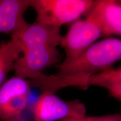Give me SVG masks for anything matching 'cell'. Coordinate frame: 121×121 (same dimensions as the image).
<instances>
[{
    "mask_svg": "<svg viewBox=\"0 0 121 121\" xmlns=\"http://www.w3.org/2000/svg\"><path fill=\"white\" fill-rule=\"evenodd\" d=\"M121 60V40L108 38L95 43L79 57L57 66L61 75L82 74L88 76L111 69Z\"/></svg>",
    "mask_w": 121,
    "mask_h": 121,
    "instance_id": "1",
    "label": "cell"
},
{
    "mask_svg": "<svg viewBox=\"0 0 121 121\" xmlns=\"http://www.w3.org/2000/svg\"><path fill=\"white\" fill-rule=\"evenodd\" d=\"M96 3L94 0H30V7L35 11L36 22L61 27L78 20Z\"/></svg>",
    "mask_w": 121,
    "mask_h": 121,
    "instance_id": "2",
    "label": "cell"
},
{
    "mask_svg": "<svg viewBox=\"0 0 121 121\" xmlns=\"http://www.w3.org/2000/svg\"><path fill=\"white\" fill-rule=\"evenodd\" d=\"M102 37H104L102 26L90 13L85 19L75 21L60 42V45L66 55L62 63H69L76 59Z\"/></svg>",
    "mask_w": 121,
    "mask_h": 121,
    "instance_id": "3",
    "label": "cell"
},
{
    "mask_svg": "<svg viewBox=\"0 0 121 121\" xmlns=\"http://www.w3.org/2000/svg\"><path fill=\"white\" fill-rule=\"evenodd\" d=\"M34 121H56L67 118H84L85 105L78 100L66 101L56 94L42 93L33 104Z\"/></svg>",
    "mask_w": 121,
    "mask_h": 121,
    "instance_id": "4",
    "label": "cell"
},
{
    "mask_svg": "<svg viewBox=\"0 0 121 121\" xmlns=\"http://www.w3.org/2000/svg\"><path fill=\"white\" fill-rule=\"evenodd\" d=\"M22 56L16 60L14 71L16 76L31 79L60 60V54L57 48L37 47L24 51Z\"/></svg>",
    "mask_w": 121,
    "mask_h": 121,
    "instance_id": "5",
    "label": "cell"
},
{
    "mask_svg": "<svg viewBox=\"0 0 121 121\" xmlns=\"http://www.w3.org/2000/svg\"><path fill=\"white\" fill-rule=\"evenodd\" d=\"M30 93L28 80L15 76L0 86V121L22 116Z\"/></svg>",
    "mask_w": 121,
    "mask_h": 121,
    "instance_id": "6",
    "label": "cell"
},
{
    "mask_svg": "<svg viewBox=\"0 0 121 121\" xmlns=\"http://www.w3.org/2000/svg\"><path fill=\"white\" fill-rule=\"evenodd\" d=\"M11 37L19 40L22 52L37 47L57 48L60 45L63 36L60 33V27L35 22L28 23L23 29Z\"/></svg>",
    "mask_w": 121,
    "mask_h": 121,
    "instance_id": "7",
    "label": "cell"
},
{
    "mask_svg": "<svg viewBox=\"0 0 121 121\" xmlns=\"http://www.w3.org/2000/svg\"><path fill=\"white\" fill-rule=\"evenodd\" d=\"M30 0H0V33L11 35L25 28L28 22L24 14Z\"/></svg>",
    "mask_w": 121,
    "mask_h": 121,
    "instance_id": "8",
    "label": "cell"
},
{
    "mask_svg": "<svg viewBox=\"0 0 121 121\" xmlns=\"http://www.w3.org/2000/svg\"><path fill=\"white\" fill-rule=\"evenodd\" d=\"M90 76L82 74L61 75L56 73L47 75L43 73L39 74L34 78L28 80L30 87L38 88L42 93L55 94L60 89L75 86L86 89L89 87L88 80Z\"/></svg>",
    "mask_w": 121,
    "mask_h": 121,
    "instance_id": "9",
    "label": "cell"
},
{
    "mask_svg": "<svg viewBox=\"0 0 121 121\" xmlns=\"http://www.w3.org/2000/svg\"><path fill=\"white\" fill-rule=\"evenodd\" d=\"M90 13L102 26L104 36H121V0H100Z\"/></svg>",
    "mask_w": 121,
    "mask_h": 121,
    "instance_id": "10",
    "label": "cell"
},
{
    "mask_svg": "<svg viewBox=\"0 0 121 121\" xmlns=\"http://www.w3.org/2000/svg\"><path fill=\"white\" fill-rule=\"evenodd\" d=\"M22 53L19 41L15 38L0 45V86L7 74L14 70L15 63Z\"/></svg>",
    "mask_w": 121,
    "mask_h": 121,
    "instance_id": "11",
    "label": "cell"
},
{
    "mask_svg": "<svg viewBox=\"0 0 121 121\" xmlns=\"http://www.w3.org/2000/svg\"><path fill=\"white\" fill-rule=\"evenodd\" d=\"M121 84V67L109 69L104 71L91 75L88 85L96 86L107 89L110 86Z\"/></svg>",
    "mask_w": 121,
    "mask_h": 121,
    "instance_id": "12",
    "label": "cell"
},
{
    "mask_svg": "<svg viewBox=\"0 0 121 121\" xmlns=\"http://www.w3.org/2000/svg\"><path fill=\"white\" fill-rule=\"evenodd\" d=\"M121 117V114H108L103 116H86L85 121H118Z\"/></svg>",
    "mask_w": 121,
    "mask_h": 121,
    "instance_id": "13",
    "label": "cell"
},
{
    "mask_svg": "<svg viewBox=\"0 0 121 121\" xmlns=\"http://www.w3.org/2000/svg\"><path fill=\"white\" fill-rule=\"evenodd\" d=\"M107 90L112 97L121 101V84L110 86Z\"/></svg>",
    "mask_w": 121,
    "mask_h": 121,
    "instance_id": "14",
    "label": "cell"
},
{
    "mask_svg": "<svg viewBox=\"0 0 121 121\" xmlns=\"http://www.w3.org/2000/svg\"><path fill=\"white\" fill-rule=\"evenodd\" d=\"M0 121H29L28 119L22 117V116H17V117L11 118L4 119V120H1Z\"/></svg>",
    "mask_w": 121,
    "mask_h": 121,
    "instance_id": "15",
    "label": "cell"
},
{
    "mask_svg": "<svg viewBox=\"0 0 121 121\" xmlns=\"http://www.w3.org/2000/svg\"><path fill=\"white\" fill-rule=\"evenodd\" d=\"M60 121H85L84 118H67L62 119Z\"/></svg>",
    "mask_w": 121,
    "mask_h": 121,
    "instance_id": "16",
    "label": "cell"
},
{
    "mask_svg": "<svg viewBox=\"0 0 121 121\" xmlns=\"http://www.w3.org/2000/svg\"><path fill=\"white\" fill-rule=\"evenodd\" d=\"M118 121H121V117L120 118V119H119V120H118Z\"/></svg>",
    "mask_w": 121,
    "mask_h": 121,
    "instance_id": "17",
    "label": "cell"
}]
</instances>
